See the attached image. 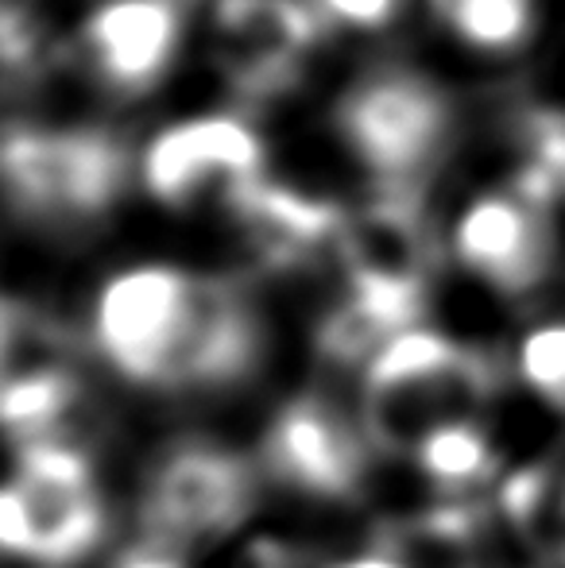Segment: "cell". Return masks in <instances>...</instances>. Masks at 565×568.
I'll return each mask as SVG.
<instances>
[{
    "instance_id": "cell-10",
    "label": "cell",
    "mask_w": 565,
    "mask_h": 568,
    "mask_svg": "<svg viewBox=\"0 0 565 568\" xmlns=\"http://www.w3.org/2000/svg\"><path fill=\"white\" fill-rule=\"evenodd\" d=\"M415 460L445 491H465V487H473L476 479H484L492 471V449L481 429H476V422H461V426L434 434L415 453Z\"/></svg>"
},
{
    "instance_id": "cell-3",
    "label": "cell",
    "mask_w": 565,
    "mask_h": 568,
    "mask_svg": "<svg viewBox=\"0 0 565 568\" xmlns=\"http://www.w3.org/2000/svg\"><path fill=\"white\" fill-rule=\"evenodd\" d=\"M484 398V367L437 337H400L376 356L364 395L372 449L415 456L434 434L473 422Z\"/></svg>"
},
{
    "instance_id": "cell-1",
    "label": "cell",
    "mask_w": 565,
    "mask_h": 568,
    "mask_svg": "<svg viewBox=\"0 0 565 568\" xmlns=\"http://www.w3.org/2000/svg\"><path fill=\"white\" fill-rule=\"evenodd\" d=\"M93 341L113 372L140 387L213 390L260 359L252 314L174 263H137L101 286Z\"/></svg>"
},
{
    "instance_id": "cell-6",
    "label": "cell",
    "mask_w": 565,
    "mask_h": 568,
    "mask_svg": "<svg viewBox=\"0 0 565 568\" xmlns=\"http://www.w3.org/2000/svg\"><path fill=\"white\" fill-rule=\"evenodd\" d=\"M369 434L325 398H294L268 426L264 464L280 484L317 499H349L369 471Z\"/></svg>"
},
{
    "instance_id": "cell-8",
    "label": "cell",
    "mask_w": 565,
    "mask_h": 568,
    "mask_svg": "<svg viewBox=\"0 0 565 568\" xmlns=\"http://www.w3.org/2000/svg\"><path fill=\"white\" fill-rule=\"evenodd\" d=\"M90 28V54L98 70L124 85L155 78L179 36L163 0H117Z\"/></svg>"
},
{
    "instance_id": "cell-7",
    "label": "cell",
    "mask_w": 565,
    "mask_h": 568,
    "mask_svg": "<svg viewBox=\"0 0 565 568\" xmlns=\"http://www.w3.org/2000/svg\"><path fill=\"white\" fill-rule=\"evenodd\" d=\"M461 263L496 291H531L554 260L551 221L512 194H484L457 225Z\"/></svg>"
},
{
    "instance_id": "cell-9",
    "label": "cell",
    "mask_w": 565,
    "mask_h": 568,
    "mask_svg": "<svg viewBox=\"0 0 565 568\" xmlns=\"http://www.w3.org/2000/svg\"><path fill=\"white\" fill-rule=\"evenodd\" d=\"M430 23L476 59H512L531 43L543 0H423Z\"/></svg>"
},
{
    "instance_id": "cell-13",
    "label": "cell",
    "mask_w": 565,
    "mask_h": 568,
    "mask_svg": "<svg viewBox=\"0 0 565 568\" xmlns=\"http://www.w3.org/2000/svg\"><path fill=\"white\" fill-rule=\"evenodd\" d=\"M117 568H182V565L174 561V557L167 554L163 546H143V549H132V554H124Z\"/></svg>"
},
{
    "instance_id": "cell-4",
    "label": "cell",
    "mask_w": 565,
    "mask_h": 568,
    "mask_svg": "<svg viewBox=\"0 0 565 568\" xmlns=\"http://www.w3.org/2000/svg\"><path fill=\"white\" fill-rule=\"evenodd\" d=\"M105 534V507L85 456L67 442H28L0 499L8 554L43 565L85 557Z\"/></svg>"
},
{
    "instance_id": "cell-14",
    "label": "cell",
    "mask_w": 565,
    "mask_h": 568,
    "mask_svg": "<svg viewBox=\"0 0 565 568\" xmlns=\"http://www.w3.org/2000/svg\"><path fill=\"white\" fill-rule=\"evenodd\" d=\"M341 568H407L403 561H387V557H361V561H349Z\"/></svg>"
},
{
    "instance_id": "cell-11",
    "label": "cell",
    "mask_w": 565,
    "mask_h": 568,
    "mask_svg": "<svg viewBox=\"0 0 565 568\" xmlns=\"http://www.w3.org/2000/svg\"><path fill=\"white\" fill-rule=\"evenodd\" d=\"M519 372L538 398L565 410V325L531 333L527 344H523Z\"/></svg>"
},
{
    "instance_id": "cell-12",
    "label": "cell",
    "mask_w": 565,
    "mask_h": 568,
    "mask_svg": "<svg viewBox=\"0 0 565 568\" xmlns=\"http://www.w3.org/2000/svg\"><path fill=\"white\" fill-rule=\"evenodd\" d=\"M322 4L337 20L356 23V28H372V23H384L400 8V0H322Z\"/></svg>"
},
{
    "instance_id": "cell-5",
    "label": "cell",
    "mask_w": 565,
    "mask_h": 568,
    "mask_svg": "<svg viewBox=\"0 0 565 568\" xmlns=\"http://www.w3.org/2000/svg\"><path fill=\"white\" fill-rule=\"evenodd\" d=\"M256 507V471L218 445H179L163 456L143 495V523L159 541H213Z\"/></svg>"
},
{
    "instance_id": "cell-2",
    "label": "cell",
    "mask_w": 565,
    "mask_h": 568,
    "mask_svg": "<svg viewBox=\"0 0 565 568\" xmlns=\"http://www.w3.org/2000/svg\"><path fill=\"white\" fill-rule=\"evenodd\" d=\"M333 135L353 166L376 182L423 174L453 132V101L423 70L376 67L333 101Z\"/></svg>"
}]
</instances>
